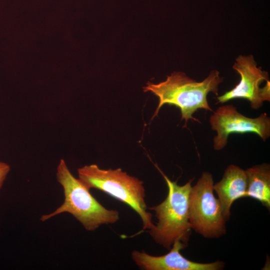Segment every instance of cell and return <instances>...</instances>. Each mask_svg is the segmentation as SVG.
<instances>
[{"label":"cell","mask_w":270,"mask_h":270,"mask_svg":"<svg viewBox=\"0 0 270 270\" xmlns=\"http://www.w3.org/2000/svg\"><path fill=\"white\" fill-rule=\"evenodd\" d=\"M210 123L212 129L216 132L214 138V148L216 150L226 146L230 134L252 132L264 141L270 136V118L266 113L250 118L240 113L232 104L218 108L210 116Z\"/></svg>","instance_id":"cell-7"},{"label":"cell","mask_w":270,"mask_h":270,"mask_svg":"<svg viewBox=\"0 0 270 270\" xmlns=\"http://www.w3.org/2000/svg\"><path fill=\"white\" fill-rule=\"evenodd\" d=\"M247 178L246 197L260 202L270 208V166L264 163L246 170Z\"/></svg>","instance_id":"cell-10"},{"label":"cell","mask_w":270,"mask_h":270,"mask_svg":"<svg viewBox=\"0 0 270 270\" xmlns=\"http://www.w3.org/2000/svg\"><path fill=\"white\" fill-rule=\"evenodd\" d=\"M232 68L240 76L239 83L233 88L216 98V104H222L236 98L249 101L253 109L260 108L264 101L270 100V82L268 72L262 70L253 56H239Z\"/></svg>","instance_id":"cell-6"},{"label":"cell","mask_w":270,"mask_h":270,"mask_svg":"<svg viewBox=\"0 0 270 270\" xmlns=\"http://www.w3.org/2000/svg\"><path fill=\"white\" fill-rule=\"evenodd\" d=\"M224 81L217 70H211L202 81L197 82L181 72H174L166 80L158 84L148 82L143 88L158 98V104L152 118L156 116L162 106L168 104L179 108L185 126L188 120L198 121L193 114L198 109L212 112L207 96L209 92L218 94L219 84Z\"/></svg>","instance_id":"cell-1"},{"label":"cell","mask_w":270,"mask_h":270,"mask_svg":"<svg viewBox=\"0 0 270 270\" xmlns=\"http://www.w3.org/2000/svg\"><path fill=\"white\" fill-rule=\"evenodd\" d=\"M162 174L166 182L168 193L163 202L149 208L155 212L158 222L148 232L156 244L170 250L176 241L180 240L187 244L188 240L191 229L188 217L189 196L193 179L180 186Z\"/></svg>","instance_id":"cell-4"},{"label":"cell","mask_w":270,"mask_h":270,"mask_svg":"<svg viewBox=\"0 0 270 270\" xmlns=\"http://www.w3.org/2000/svg\"><path fill=\"white\" fill-rule=\"evenodd\" d=\"M56 178L63 188L64 202L54 212L42 215L40 218L42 222L68 212L86 230L94 231L102 224H114L119 220V212L101 204L92 195L90 190L72 175L64 159H61L58 165Z\"/></svg>","instance_id":"cell-2"},{"label":"cell","mask_w":270,"mask_h":270,"mask_svg":"<svg viewBox=\"0 0 270 270\" xmlns=\"http://www.w3.org/2000/svg\"><path fill=\"white\" fill-rule=\"evenodd\" d=\"M212 176L202 172L192 186L189 196L188 217L191 228L207 238H218L226 232V222L221 206L214 194Z\"/></svg>","instance_id":"cell-5"},{"label":"cell","mask_w":270,"mask_h":270,"mask_svg":"<svg viewBox=\"0 0 270 270\" xmlns=\"http://www.w3.org/2000/svg\"><path fill=\"white\" fill-rule=\"evenodd\" d=\"M186 244L176 240L170 252L166 254L154 256L144 250H133L131 254L132 260L144 270H220L224 267L221 261L211 263L194 262L184 258L180 253Z\"/></svg>","instance_id":"cell-8"},{"label":"cell","mask_w":270,"mask_h":270,"mask_svg":"<svg viewBox=\"0 0 270 270\" xmlns=\"http://www.w3.org/2000/svg\"><path fill=\"white\" fill-rule=\"evenodd\" d=\"M223 216L226 221L230 216L232 205L236 200L246 197L247 178L246 170L230 164L224 170L222 180L214 184Z\"/></svg>","instance_id":"cell-9"},{"label":"cell","mask_w":270,"mask_h":270,"mask_svg":"<svg viewBox=\"0 0 270 270\" xmlns=\"http://www.w3.org/2000/svg\"><path fill=\"white\" fill-rule=\"evenodd\" d=\"M78 178L88 190H100L130 206L140 216L142 230L153 226L152 214L148 212L144 182L121 168L102 169L96 164L78 169Z\"/></svg>","instance_id":"cell-3"},{"label":"cell","mask_w":270,"mask_h":270,"mask_svg":"<svg viewBox=\"0 0 270 270\" xmlns=\"http://www.w3.org/2000/svg\"><path fill=\"white\" fill-rule=\"evenodd\" d=\"M10 170V167L9 164L4 162H0V190L2 188Z\"/></svg>","instance_id":"cell-11"}]
</instances>
